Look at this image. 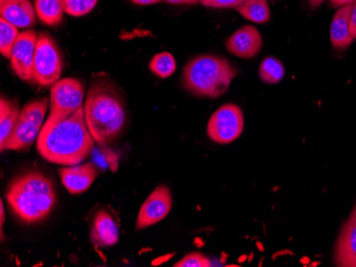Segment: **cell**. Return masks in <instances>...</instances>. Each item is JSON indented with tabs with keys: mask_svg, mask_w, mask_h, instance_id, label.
Segmentation results:
<instances>
[{
	"mask_svg": "<svg viewBox=\"0 0 356 267\" xmlns=\"http://www.w3.org/2000/svg\"><path fill=\"white\" fill-rule=\"evenodd\" d=\"M94 141L83 107L71 115L51 113L38 137V150L48 162L74 166L88 158Z\"/></svg>",
	"mask_w": 356,
	"mask_h": 267,
	"instance_id": "1",
	"label": "cell"
},
{
	"mask_svg": "<svg viewBox=\"0 0 356 267\" xmlns=\"http://www.w3.org/2000/svg\"><path fill=\"white\" fill-rule=\"evenodd\" d=\"M83 111L88 129L96 144L104 146L115 141L125 126L123 101L117 91L104 81L91 85Z\"/></svg>",
	"mask_w": 356,
	"mask_h": 267,
	"instance_id": "2",
	"label": "cell"
},
{
	"mask_svg": "<svg viewBox=\"0 0 356 267\" xmlns=\"http://www.w3.org/2000/svg\"><path fill=\"white\" fill-rule=\"evenodd\" d=\"M7 199L22 222L35 224L51 214L56 205L55 187L45 175L30 171L10 183Z\"/></svg>",
	"mask_w": 356,
	"mask_h": 267,
	"instance_id": "3",
	"label": "cell"
},
{
	"mask_svg": "<svg viewBox=\"0 0 356 267\" xmlns=\"http://www.w3.org/2000/svg\"><path fill=\"white\" fill-rule=\"evenodd\" d=\"M237 76L235 67L224 58L202 55L184 67L183 85L194 96L218 98Z\"/></svg>",
	"mask_w": 356,
	"mask_h": 267,
	"instance_id": "4",
	"label": "cell"
},
{
	"mask_svg": "<svg viewBox=\"0 0 356 267\" xmlns=\"http://www.w3.org/2000/svg\"><path fill=\"white\" fill-rule=\"evenodd\" d=\"M61 71L62 58L57 44L46 33H40L32 80L42 87H51L59 80Z\"/></svg>",
	"mask_w": 356,
	"mask_h": 267,
	"instance_id": "5",
	"label": "cell"
},
{
	"mask_svg": "<svg viewBox=\"0 0 356 267\" xmlns=\"http://www.w3.org/2000/svg\"><path fill=\"white\" fill-rule=\"evenodd\" d=\"M245 117L241 109L234 103H227L218 109L208 121V137L218 144H229L241 135Z\"/></svg>",
	"mask_w": 356,
	"mask_h": 267,
	"instance_id": "6",
	"label": "cell"
},
{
	"mask_svg": "<svg viewBox=\"0 0 356 267\" xmlns=\"http://www.w3.org/2000/svg\"><path fill=\"white\" fill-rule=\"evenodd\" d=\"M85 87L74 78L58 80L51 89V113L71 115L83 107Z\"/></svg>",
	"mask_w": 356,
	"mask_h": 267,
	"instance_id": "7",
	"label": "cell"
},
{
	"mask_svg": "<svg viewBox=\"0 0 356 267\" xmlns=\"http://www.w3.org/2000/svg\"><path fill=\"white\" fill-rule=\"evenodd\" d=\"M172 209V195L169 187L160 185L144 201L138 214L136 230L149 228L161 222Z\"/></svg>",
	"mask_w": 356,
	"mask_h": 267,
	"instance_id": "8",
	"label": "cell"
},
{
	"mask_svg": "<svg viewBox=\"0 0 356 267\" xmlns=\"http://www.w3.org/2000/svg\"><path fill=\"white\" fill-rule=\"evenodd\" d=\"M38 37L35 30H27L19 33L12 51L11 67L14 73L22 80L30 81L33 78V63H35V47Z\"/></svg>",
	"mask_w": 356,
	"mask_h": 267,
	"instance_id": "9",
	"label": "cell"
},
{
	"mask_svg": "<svg viewBox=\"0 0 356 267\" xmlns=\"http://www.w3.org/2000/svg\"><path fill=\"white\" fill-rule=\"evenodd\" d=\"M263 37L254 26H243L226 41V49L238 58L252 59L261 53Z\"/></svg>",
	"mask_w": 356,
	"mask_h": 267,
	"instance_id": "10",
	"label": "cell"
},
{
	"mask_svg": "<svg viewBox=\"0 0 356 267\" xmlns=\"http://www.w3.org/2000/svg\"><path fill=\"white\" fill-rule=\"evenodd\" d=\"M62 184L71 194H81L89 190L99 176V169L94 163L65 166L58 171Z\"/></svg>",
	"mask_w": 356,
	"mask_h": 267,
	"instance_id": "11",
	"label": "cell"
},
{
	"mask_svg": "<svg viewBox=\"0 0 356 267\" xmlns=\"http://www.w3.org/2000/svg\"><path fill=\"white\" fill-rule=\"evenodd\" d=\"M120 229L113 217L105 210L94 214L90 223V240L99 248L113 246L119 242Z\"/></svg>",
	"mask_w": 356,
	"mask_h": 267,
	"instance_id": "12",
	"label": "cell"
},
{
	"mask_svg": "<svg viewBox=\"0 0 356 267\" xmlns=\"http://www.w3.org/2000/svg\"><path fill=\"white\" fill-rule=\"evenodd\" d=\"M334 261L337 266L356 267V206L341 229Z\"/></svg>",
	"mask_w": 356,
	"mask_h": 267,
	"instance_id": "13",
	"label": "cell"
},
{
	"mask_svg": "<svg viewBox=\"0 0 356 267\" xmlns=\"http://www.w3.org/2000/svg\"><path fill=\"white\" fill-rule=\"evenodd\" d=\"M1 19L19 29H27L37 23L35 9L29 0H0Z\"/></svg>",
	"mask_w": 356,
	"mask_h": 267,
	"instance_id": "14",
	"label": "cell"
},
{
	"mask_svg": "<svg viewBox=\"0 0 356 267\" xmlns=\"http://www.w3.org/2000/svg\"><path fill=\"white\" fill-rule=\"evenodd\" d=\"M41 127L33 125L25 119H19L1 150H24L29 148L39 137Z\"/></svg>",
	"mask_w": 356,
	"mask_h": 267,
	"instance_id": "15",
	"label": "cell"
},
{
	"mask_svg": "<svg viewBox=\"0 0 356 267\" xmlns=\"http://www.w3.org/2000/svg\"><path fill=\"white\" fill-rule=\"evenodd\" d=\"M352 5L339 8L334 15L330 29L332 46L336 49H348L354 41L350 35V13Z\"/></svg>",
	"mask_w": 356,
	"mask_h": 267,
	"instance_id": "16",
	"label": "cell"
},
{
	"mask_svg": "<svg viewBox=\"0 0 356 267\" xmlns=\"http://www.w3.org/2000/svg\"><path fill=\"white\" fill-rule=\"evenodd\" d=\"M21 119L19 105L1 97L0 103V146H3L11 135L14 127Z\"/></svg>",
	"mask_w": 356,
	"mask_h": 267,
	"instance_id": "17",
	"label": "cell"
},
{
	"mask_svg": "<svg viewBox=\"0 0 356 267\" xmlns=\"http://www.w3.org/2000/svg\"><path fill=\"white\" fill-rule=\"evenodd\" d=\"M35 12L42 23L47 26L60 25L63 19V0H35Z\"/></svg>",
	"mask_w": 356,
	"mask_h": 267,
	"instance_id": "18",
	"label": "cell"
},
{
	"mask_svg": "<svg viewBox=\"0 0 356 267\" xmlns=\"http://www.w3.org/2000/svg\"><path fill=\"white\" fill-rule=\"evenodd\" d=\"M235 9L248 21L256 24L267 23L271 17L268 0H245Z\"/></svg>",
	"mask_w": 356,
	"mask_h": 267,
	"instance_id": "19",
	"label": "cell"
},
{
	"mask_svg": "<svg viewBox=\"0 0 356 267\" xmlns=\"http://www.w3.org/2000/svg\"><path fill=\"white\" fill-rule=\"evenodd\" d=\"M259 78L268 85H277L283 80L285 76V67L281 60L274 57H268L264 59L259 65Z\"/></svg>",
	"mask_w": 356,
	"mask_h": 267,
	"instance_id": "20",
	"label": "cell"
},
{
	"mask_svg": "<svg viewBox=\"0 0 356 267\" xmlns=\"http://www.w3.org/2000/svg\"><path fill=\"white\" fill-rule=\"evenodd\" d=\"M19 28L10 24L6 19H0V53L3 57L10 59L14 44L19 37Z\"/></svg>",
	"mask_w": 356,
	"mask_h": 267,
	"instance_id": "21",
	"label": "cell"
},
{
	"mask_svg": "<svg viewBox=\"0 0 356 267\" xmlns=\"http://www.w3.org/2000/svg\"><path fill=\"white\" fill-rule=\"evenodd\" d=\"M149 69L159 78H168L176 71V61L170 53H160L156 55L149 63Z\"/></svg>",
	"mask_w": 356,
	"mask_h": 267,
	"instance_id": "22",
	"label": "cell"
},
{
	"mask_svg": "<svg viewBox=\"0 0 356 267\" xmlns=\"http://www.w3.org/2000/svg\"><path fill=\"white\" fill-rule=\"evenodd\" d=\"M48 107V99L44 98L41 101H31L27 103L21 111V119L33 123V125L41 127L43 125L44 117Z\"/></svg>",
	"mask_w": 356,
	"mask_h": 267,
	"instance_id": "23",
	"label": "cell"
},
{
	"mask_svg": "<svg viewBox=\"0 0 356 267\" xmlns=\"http://www.w3.org/2000/svg\"><path fill=\"white\" fill-rule=\"evenodd\" d=\"M99 0H63L64 10L71 17H83L90 13Z\"/></svg>",
	"mask_w": 356,
	"mask_h": 267,
	"instance_id": "24",
	"label": "cell"
},
{
	"mask_svg": "<svg viewBox=\"0 0 356 267\" xmlns=\"http://www.w3.org/2000/svg\"><path fill=\"white\" fill-rule=\"evenodd\" d=\"M176 267H208L211 266V262L207 257L200 252H192L184 257L179 262L176 263Z\"/></svg>",
	"mask_w": 356,
	"mask_h": 267,
	"instance_id": "25",
	"label": "cell"
},
{
	"mask_svg": "<svg viewBox=\"0 0 356 267\" xmlns=\"http://www.w3.org/2000/svg\"><path fill=\"white\" fill-rule=\"evenodd\" d=\"M243 1L245 0H200V3L205 7L216 8V9L236 8Z\"/></svg>",
	"mask_w": 356,
	"mask_h": 267,
	"instance_id": "26",
	"label": "cell"
},
{
	"mask_svg": "<svg viewBox=\"0 0 356 267\" xmlns=\"http://www.w3.org/2000/svg\"><path fill=\"white\" fill-rule=\"evenodd\" d=\"M349 28H350V35L353 37L354 40L356 39V0L352 3L351 8V13H350V21H349Z\"/></svg>",
	"mask_w": 356,
	"mask_h": 267,
	"instance_id": "27",
	"label": "cell"
},
{
	"mask_svg": "<svg viewBox=\"0 0 356 267\" xmlns=\"http://www.w3.org/2000/svg\"><path fill=\"white\" fill-rule=\"evenodd\" d=\"M355 0H330V5L336 9L339 8L345 7V6L352 5Z\"/></svg>",
	"mask_w": 356,
	"mask_h": 267,
	"instance_id": "28",
	"label": "cell"
},
{
	"mask_svg": "<svg viewBox=\"0 0 356 267\" xmlns=\"http://www.w3.org/2000/svg\"><path fill=\"white\" fill-rule=\"evenodd\" d=\"M165 3L171 5H197L200 0H163Z\"/></svg>",
	"mask_w": 356,
	"mask_h": 267,
	"instance_id": "29",
	"label": "cell"
},
{
	"mask_svg": "<svg viewBox=\"0 0 356 267\" xmlns=\"http://www.w3.org/2000/svg\"><path fill=\"white\" fill-rule=\"evenodd\" d=\"M131 3H135V5L140 6H149V5H156V3H159L163 1V0H131Z\"/></svg>",
	"mask_w": 356,
	"mask_h": 267,
	"instance_id": "30",
	"label": "cell"
},
{
	"mask_svg": "<svg viewBox=\"0 0 356 267\" xmlns=\"http://www.w3.org/2000/svg\"><path fill=\"white\" fill-rule=\"evenodd\" d=\"M325 0H309V6H311V8H318L320 5H321L322 3H323Z\"/></svg>",
	"mask_w": 356,
	"mask_h": 267,
	"instance_id": "31",
	"label": "cell"
},
{
	"mask_svg": "<svg viewBox=\"0 0 356 267\" xmlns=\"http://www.w3.org/2000/svg\"><path fill=\"white\" fill-rule=\"evenodd\" d=\"M1 225H3V223H5V211H3V203H1Z\"/></svg>",
	"mask_w": 356,
	"mask_h": 267,
	"instance_id": "32",
	"label": "cell"
},
{
	"mask_svg": "<svg viewBox=\"0 0 356 267\" xmlns=\"http://www.w3.org/2000/svg\"><path fill=\"white\" fill-rule=\"evenodd\" d=\"M257 246L259 247V250L264 251V245H261V243H257Z\"/></svg>",
	"mask_w": 356,
	"mask_h": 267,
	"instance_id": "33",
	"label": "cell"
}]
</instances>
